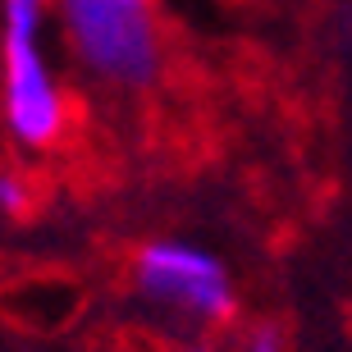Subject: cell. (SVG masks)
Wrapping results in <instances>:
<instances>
[{"instance_id": "cell-1", "label": "cell", "mask_w": 352, "mask_h": 352, "mask_svg": "<svg viewBox=\"0 0 352 352\" xmlns=\"http://www.w3.org/2000/svg\"><path fill=\"white\" fill-rule=\"evenodd\" d=\"M46 0H0V110L23 146H51L69 124L65 91L41 51Z\"/></svg>"}, {"instance_id": "cell-2", "label": "cell", "mask_w": 352, "mask_h": 352, "mask_svg": "<svg viewBox=\"0 0 352 352\" xmlns=\"http://www.w3.org/2000/svg\"><path fill=\"white\" fill-rule=\"evenodd\" d=\"M78 65L105 87L142 91L160 74V23L151 0H55Z\"/></svg>"}, {"instance_id": "cell-3", "label": "cell", "mask_w": 352, "mask_h": 352, "mask_svg": "<svg viewBox=\"0 0 352 352\" xmlns=\"http://www.w3.org/2000/svg\"><path fill=\"white\" fill-rule=\"evenodd\" d=\"M133 279L146 302L206 320V325L229 320L234 311V284L224 261L197 243H174V238L146 243L133 261Z\"/></svg>"}, {"instance_id": "cell-4", "label": "cell", "mask_w": 352, "mask_h": 352, "mask_svg": "<svg viewBox=\"0 0 352 352\" xmlns=\"http://www.w3.org/2000/svg\"><path fill=\"white\" fill-rule=\"evenodd\" d=\"M0 206L10 210V215H19V210L28 206V188L14 174H0Z\"/></svg>"}, {"instance_id": "cell-5", "label": "cell", "mask_w": 352, "mask_h": 352, "mask_svg": "<svg viewBox=\"0 0 352 352\" xmlns=\"http://www.w3.org/2000/svg\"><path fill=\"white\" fill-rule=\"evenodd\" d=\"M248 352H284V348H279V334H274V329H261V334L252 339Z\"/></svg>"}, {"instance_id": "cell-6", "label": "cell", "mask_w": 352, "mask_h": 352, "mask_svg": "<svg viewBox=\"0 0 352 352\" xmlns=\"http://www.w3.org/2000/svg\"><path fill=\"white\" fill-rule=\"evenodd\" d=\"M188 352H210V348H188Z\"/></svg>"}]
</instances>
